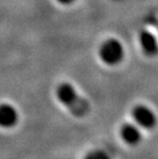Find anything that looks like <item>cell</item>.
Instances as JSON below:
<instances>
[{"mask_svg":"<svg viewBox=\"0 0 158 159\" xmlns=\"http://www.w3.org/2000/svg\"><path fill=\"white\" fill-rule=\"evenodd\" d=\"M139 42L141 48L147 57H155L158 53V42L152 33L142 30L139 34Z\"/></svg>","mask_w":158,"mask_h":159,"instance_id":"5b68a950","label":"cell"},{"mask_svg":"<svg viewBox=\"0 0 158 159\" xmlns=\"http://www.w3.org/2000/svg\"><path fill=\"white\" fill-rule=\"evenodd\" d=\"M120 133H121L123 141L132 146L139 144L142 140V134H141L140 129L133 123H124L121 126Z\"/></svg>","mask_w":158,"mask_h":159,"instance_id":"8992f818","label":"cell"},{"mask_svg":"<svg viewBox=\"0 0 158 159\" xmlns=\"http://www.w3.org/2000/svg\"><path fill=\"white\" fill-rule=\"evenodd\" d=\"M84 159H111V158L109 156V154L106 153V152L97 150V151L90 152L89 154H87Z\"/></svg>","mask_w":158,"mask_h":159,"instance_id":"52a82bcc","label":"cell"},{"mask_svg":"<svg viewBox=\"0 0 158 159\" xmlns=\"http://www.w3.org/2000/svg\"><path fill=\"white\" fill-rule=\"evenodd\" d=\"M56 1L62 5H70V4H72V3L75 2L76 0H56Z\"/></svg>","mask_w":158,"mask_h":159,"instance_id":"ba28073f","label":"cell"},{"mask_svg":"<svg viewBox=\"0 0 158 159\" xmlns=\"http://www.w3.org/2000/svg\"><path fill=\"white\" fill-rule=\"evenodd\" d=\"M56 94L58 100L74 116L84 117L89 113L90 105L88 101L80 96L71 83H60L56 87Z\"/></svg>","mask_w":158,"mask_h":159,"instance_id":"6da1fadb","label":"cell"},{"mask_svg":"<svg viewBox=\"0 0 158 159\" xmlns=\"http://www.w3.org/2000/svg\"><path fill=\"white\" fill-rule=\"evenodd\" d=\"M19 121V113L11 104H0V127H13Z\"/></svg>","mask_w":158,"mask_h":159,"instance_id":"277c9868","label":"cell"},{"mask_svg":"<svg viewBox=\"0 0 158 159\" xmlns=\"http://www.w3.org/2000/svg\"><path fill=\"white\" fill-rule=\"evenodd\" d=\"M99 57L101 61L108 66H116L122 62L124 57V47L118 39L109 38L100 46Z\"/></svg>","mask_w":158,"mask_h":159,"instance_id":"7a4b0ae2","label":"cell"},{"mask_svg":"<svg viewBox=\"0 0 158 159\" xmlns=\"http://www.w3.org/2000/svg\"><path fill=\"white\" fill-rule=\"evenodd\" d=\"M132 115L134 121L147 129H152L157 123L156 115L150 108L145 105H137L132 110Z\"/></svg>","mask_w":158,"mask_h":159,"instance_id":"3957f363","label":"cell"}]
</instances>
